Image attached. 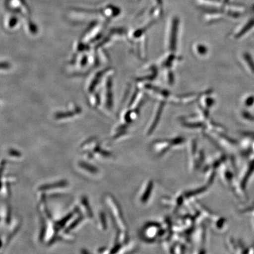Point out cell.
<instances>
[{
    "instance_id": "6da1fadb",
    "label": "cell",
    "mask_w": 254,
    "mask_h": 254,
    "mask_svg": "<svg viewBox=\"0 0 254 254\" xmlns=\"http://www.w3.org/2000/svg\"><path fill=\"white\" fill-rule=\"evenodd\" d=\"M169 36H168V49L171 53L176 52L177 47L178 36H179V29L180 26L179 18L174 16L170 18L169 21Z\"/></svg>"
},
{
    "instance_id": "7a4b0ae2",
    "label": "cell",
    "mask_w": 254,
    "mask_h": 254,
    "mask_svg": "<svg viewBox=\"0 0 254 254\" xmlns=\"http://www.w3.org/2000/svg\"><path fill=\"white\" fill-rule=\"evenodd\" d=\"M196 4L204 11H224L225 4L221 0H195Z\"/></svg>"
},
{
    "instance_id": "3957f363",
    "label": "cell",
    "mask_w": 254,
    "mask_h": 254,
    "mask_svg": "<svg viewBox=\"0 0 254 254\" xmlns=\"http://www.w3.org/2000/svg\"><path fill=\"white\" fill-rule=\"evenodd\" d=\"M225 12L220 10L205 11L204 16V20L206 23H215L221 21L224 18Z\"/></svg>"
},
{
    "instance_id": "277c9868",
    "label": "cell",
    "mask_w": 254,
    "mask_h": 254,
    "mask_svg": "<svg viewBox=\"0 0 254 254\" xmlns=\"http://www.w3.org/2000/svg\"><path fill=\"white\" fill-rule=\"evenodd\" d=\"M165 104H166V103L164 102V101H161L160 104H159L156 114H155L153 119H152L151 125L149 127L147 131L148 134H151L152 133L154 132V129L156 128L159 121H160L161 118L162 113H163Z\"/></svg>"
},
{
    "instance_id": "5b68a950",
    "label": "cell",
    "mask_w": 254,
    "mask_h": 254,
    "mask_svg": "<svg viewBox=\"0 0 254 254\" xmlns=\"http://www.w3.org/2000/svg\"><path fill=\"white\" fill-rule=\"evenodd\" d=\"M194 51L199 56H204L208 53V48L204 44H196L194 46Z\"/></svg>"
},
{
    "instance_id": "8992f818",
    "label": "cell",
    "mask_w": 254,
    "mask_h": 254,
    "mask_svg": "<svg viewBox=\"0 0 254 254\" xmlns=\"http://www.w3.org/2000/svg\"><path fill=\"white\" fill-rule=\"evenodd\" d=\"M154 6H157L163 8V0H151Z\"/></svg>"
},
{
    "instance_id": "52a82bcc",
    "label": "cell",
    "mask_w": 254,
    "mask_h": 254,
    "mask_svg": "<svg viewBox=\"0 0 254 254\" xmlns=\"http://www.w3.org/2000/svg\"><path fill=\"white\" fill-rule=\"evenodd\" d=\"M221 1L226 4L230 2V0H221Z\"/></svg>"
},
{
    "instance_id": "ba28073f",
    "label": "cell",
    "mask_w": 254,
    "mask_h": 254,
    "mask_svg": "<svg viewBox=\"0 0 254 254\" xmlns=\"http://www.w3.org/2000/svg\"><path fill=\"white\" fill-rule=\"evenodd\" d=\"M135 1H139V0H135Z\"/></svg>"
}]
</instances>
